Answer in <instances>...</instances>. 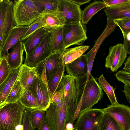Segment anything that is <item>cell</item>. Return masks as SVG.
Here are the masks:
<instances>
[{
	"label": "cell",
	"mask_w": 130,
	"mask_h": 130,
	"mask_svg": "<svg viewBox=\"0 0 130 130\" xmlns=\"http://www.w3.org/2000/svg\"><path fill=\"white\" fill-rule=\"evenodd\" d=\"M77 105L62 100L58 103H51L45 111V120L50 130H65L66 124L74 125L75 111Z\"/></svg>",
	"instance_id": "cell-1"
},
{
	"label": "cell",
	"mask_w": 130,
	"mask_h": 130,
	"mask_svg": "<svg viewBox=\"0 0 130 130\" xmlns=\"http://www.w3.org/2000/svg\"><path fill=\"white\" fill-rule=\"evenodd\" d=\"M13 3L14 25L28 26L41 16L44 8L39 0H15Z\"/></svg>",
	"instance_id": "cell-2"
},
{
	"label": "cell",
	"mask_w": 130,
	"mask_h": 130,
	"mask_svg": "<svg viewBox=\"0 0 130 130\" xmlns=\"http://www.w3.org/2000/svg\"><path fill=\"white\" fill-rule=\"evenodd\" d=\"M103 93L94 78L90 74L84 87L81 100L75 111L77 117L83 111L92 108L102 98Z\"/></svg>",
	"instance_id": "cell-3"
},
{
	"label": "cell",
	"mask_w": 130,
	"mask_h": 130,
	"mask_svg": "<svg viewBox=\"0 0 130 130\" xmlns=\"http://www.w3.org/2000/svg\"><path fill=\"white\" fill-rule=\"evenodd\" d=\"M25 107L19 101L7 104L0 109V130H16L21 124Z\"/></svg>",
	"instance_id": "cell-4"
},
{
	"label": "cell",
	"mask_w": 130,
	"mask_h": 130,
	"mask_svg": "<svg viewBox=\"0 0 130 130\" xmlns=\"http://www.w3.org/2000/svg\"><path fill=\"white\" fill-rule=\"evenodd\" d=\"M62 28L65 49L73 45H82L87 39L86 25L81 22H66Z\"/></svg>",
	"instance_id": "cell-5"
},
{
	"label": "cell",
	"mask_w": 130,
	"mask_h": 130,
	"mask_svg": "<svg viewBox=\"0 0 130 130\" xmlns=\"http://www.w3.org/2000/svg\"><path fill=\"white\" fill-rule=\"evenodd\" d=\"M13 3V2L9 0H3L0 3V44L4 41L15 26Z\"/></svg>",
	"instance_id": "cell-6"
},
{
	"label": "cell",
	"mask_w": 130,
	"mask_h": 130,
	"mask_svg": "<svg viewBox=\"0 0 130 130\" xmlns=\"http://www.w3.org/2000/svg\"><path fill=\"white\" fill-rule=\"evenodd\" d=\"M103 109L91 108L80 113L74 125L77 130H98L99 121L103 113Z\"/></svg>",
	"instance_id": "cell-7"
},
{
	"label": "cell",
	"mask_w": 130,
	"mask_h": 130,
	"mask_svg": "<svg viewBox=\"0 0 130 130\" xmlns=\"http://www.w3.org/2000/svg\"><path fill=\"white\" fill-rule=\"evenodd\" d=\"M35 95L37 101V110L45 111L51 104V94L46 84L38 76L29 88Z\"/></svg>",
	"instance_id": "cell-8"
},
{
	"label": "cell",
	"mask_w": 130,
	"mask_h": 130,
	"mask_svg": "<svg viewBox=\"0 0 130 130\" xmlns=\"http://www.w3.org/2000/svg\"><path fill=\"white\" fill-rule=\"evenodd\" d=\"M52 53L50 36L47 32L39 45L30 53L26 55L24 63L29 67H35L39 62Z\"/></svg>",
	"instance_id": "cell-9"
},
{
	"label": "cell",
	"mask_w": 130,
	"mask_h": 130,
	"mask_svg": "<svg viewBox=\"0 0 130 130\" xmlns=\"http://www.w3.org/2000/svg\"><path fill=\"white\" fill-rule=\"evenodd\" d=\"M103 112L110 115L123 130H130V108L119 103L110 105L103 109Z\"/></svg>",
	"instance_id": "cell-10"
},
{
	"label": "cell",
	"mask_w": 130,
	"mask_h": 130,
	"mask_svg": "<svg viewBox=\"0 0 130 130\" xmlns=\"http://www.w3.org/2000/svg\"><path fill=\"white\" fill-rule=\"evenodd\" d=\"M109 53L105 59V65L106 68L114 72L121 67L125 60L127 54L123 44L119 43L110 46Z\"/></svg>",
	"instance_id": "cell-11"
},
{
	"label": "cell",
	"mask_w": 130,
	"mask_h": 130,
	"mask_svg": "<svg viewBox=\"0 0 130 130\" xmlns=\"http://www.w3.org/2000/svg\"><path fill=\"white\" fill-rule=\"evenodd\" d=\"M57 9L62 13L66 22H81L82 11L80 6L71 0H58Z\"/></svg>",
	"instance_id": "cell-12"
},
{
	"label": "cell",
	"mask_w": 130,
	"mask_h": 130,
	"mask_svg": "<svg viewBox=\"0 0 130 130\" xmlns=\"http://www.w3.org/2000/svg\"><path fill=\"white\" fill-rule=\"evenodd\" d=\"M29 26H15L10 31L4 41L0 46V61L6 59L9 50L12 48L27 31Z\"/></svg>",
	"instance_id": "cell-13"
},
{
	"label": "cell",
	"mask_w": 130,
	"mask_h": 130,
	"mask_svg": "<svg viewBox=\"0 0 130 130\" xmlns=\"http://www.w3.org/2000/svg\"><path fill=\"white\" fill-rule=\"evenodd\" d=\"M64 50H59L53 53L37 64L41 69L44 68L47 81L51 75L64 64L61 56Z\"/></svg>",
	"instance_id": "cell-14"
},
{
	"label": "cell",
	"mask_w": 130,
	"mask_h": 130,
	"mask_svg": "<svg viewBox=\"0 0 130 130\" xmlns=\"http://www.w3.org/2000/svg\"><path fill=\"white\" fill-rule=\"evenodd\" d=\"M68 75L77 78L87 75L88 71V63L85 54L72 62L65 64Z\"/></svg>",
	"instance_id": "cell-15"
},
{
	"label": "cell",
	"mask_w": 130,
	"mask_h": 130,
	"mask_svg": "<svg viewBox=\"0 0 130 130\" xmlns=\"http://www.w3.org/2000/svg\"><path fill=\"white\" fill-rule=\"evenodd\" d=\"M24 51L23 42L20 39L12 47L6 59L10 70L19 69L21 66Z\"/></svg>",
	"instance_id": "cell-16"
},
{
	"label": "cell",
	"mask_w": 130,
	"mask_h": 130,
	"mask_svg": "<svg viewBox=\"0 0 130 130\" xmlns=\"http://www.w3.org/2000/svg\"><path fill=\"white\" fill-rule=\"evenodd\" d=\"M38 76L36 67H31L25 63L19 68L17 79L24 90L28 88L35 79Z\"/></svg>",
	"instance_id": "cell-17"
},
{
	"label": "cell",
	"mask_w": 130,
	"mask_h": 130,
	"mask_svg": "<svg viewBox=\"0 0 130 130\" xmlns=\"http://www.w3.org/2000/svg\"><path fill=\"white\" fill-rule=\"evenodd\" d=\"M45 24V28L49 29L62 27L66 21L61 12L58 10L43 11L41 16Z\"/></svg>",
	"instance_id": "cell-18"
},
{
	"label": "cell",
	"mask_w": 130,
	"mask_h": 130,
	"mask_svg": "<svg viewBox=\"0 0 130 130\" xmlns=\"http://www.w3.org/2000/svg\"><path fill=\"white\" fill-rule=\"evenodd\" d=\"M48 29L42 28L32 34L23 41L26 55L30 53L40 43L47 32Z\"/></svg>",
	"instance_id": "cell-19"
},
{
	"label": "cell",
	"mask_w": 130,
	"mask_h": 130,
	"mask_svg": "<svg viewBox=\"0 0 130 130\" xmlns=\"http://www.w3.org/2000/svg\"><path fill=\"white\" fill-rule=\"evenodd\" d=\"M19 68L11 70L6 79L0 85V109L5 105L6 99L17 80Z\"/></svg>",
	"instance_id": "cell-20"
},
{
	"label": "cell",
	"mask_w": 130,
	"mask_h": 130,
	"mask_svg": "<svg viewBox=\"0 0 130 130\" xmlns=\"http://www.w3.org/2000/svg\"><path fill=\"white\" fill-rule=\"evenodd\" d=\"M105 8L104 11L107 17L113 21L123 18H130V1L118 6Z\"/></svg>",
	"instance_id": "cell-21"
},
{
	"label": "cell",
	"mask_w": 130,
	"mask_h": 130,
	"mask_svg": "<svg viewBox=\"0 0 130 130\" xmlns=\"http://www.w3.org/2000/svg\"><path fill=\"white\" fill-rule=\"evenodd\" d=\"M50 43L53 53L58 51L64 50L62 27L48 29Z\"/></svg>",
	"instance_id": "cell-22"
},
{
	"label": "cell",
	"mask_w": 130,
	"mask_h": 130,
	"mask_svg": "<svg viewBox=\"0 0 130 130\" xmlns=\"http://www.w3.org/2000/svg\"><path fill=\"white\" fill-rule=\"evenodd\" d=\"M106 7V5L102 1H94L82 11L81 22L85 24H87L95 14Z\"/></svg>",
	"instance_id": "cell-23"
},
{
	"label": "cell",
	"mask_w": 130,
	"mask_h": 130,
	"mask_svg": "<svg viewBox=\"0 0 130 130\" xmlns=\"http://www.w3.org/2000/svg\"><path fill=\"white\" fill-rule=\"evenodd\" d=\"M89 48L88 45H81L64 49L61 55V58L65 64L74 61L85 52Z\"/></svg>",
	"instance_id": "cell-24"
},
{
	"label": "cell",
	"mask_w": 130,
	"mask_h": 130,
	"mask_svg": "<svg viewBox=\"0 0 130 130\" xmlns=\"http://www.w3.org/2000/svg\"><path fill=\"white\" fill-rule=\"evenodd\" d=\"M65 64H63L50 76L47 81V85L50 92L51 98L58 89L61 79L64 74Z\"/></svg>",
	"instance_id": "cell-25"
},
{
	"label": "cell",
	"mask_w": 130,
	"mask_h": 130,
	"mask_svg": "<svg viewBox=\"0 0 130 130\" xmlns=\"http://www.w3.org/2000/svg\"><path fill=\"white\" fill-rule=\"evenodd\" d=\"M18 101L27 110H33L37 109L38 103L36 96L29 88L24 90L22 95Z\"/></svg>",
	"instance_id": "cell-26"
},
{
	"label": "cell",
	"mask_w": 130,
	"mask_h": 130,
	"mask_svg": "<svg viewBox=\"0 0 130 130\" xmlns=\"http://www.w3.org/2000/svg\"><path fill=\"white\" fill-rule=\"evenodd\" d=\"M98 129V130H123L112 117L104 112L99 121Z\"/></svg>",
	"instance_id": "cell-27"
},
{
	"label": "cell",
	"mask_w": 130,
	"mask_h": 130,
	"mask_svg": "<svg viewBox=\"0 0 130 130\" xmlns=\"http://www.w3.org/2000/svg\"><path fill=\"white\" fill-rule=\"evenodd\" d=\"M98 82L99 86L107 95L111 105H114L119 103L117 100L113 87L107 82L103 74L101 75L99 77Z\"/></svg>",
	"instance_id": "cell-28"
},
{
	"label": "cell",
	"mask_w": 130,
	"mask_h": 130,
	"mask_svg": "<svg viewBox=\"0 0 130 130\" xmlns=\"http://www.w3.org/2000/svg\"><path fill=\"white\" fill-rule=\"evenodd\" d=\"M24 90L20 82L17 80L6 99L5 104L18 102L22 95Z\"/></svg>",
	"instance_id": "cell-29"
},
{
	"label": "cell",
	"mask_w": 130,
	"mask_h": 130,
	"mask_svg": "<svg viewBox=\"0 0 130 130\" xmlns=\"http://www.w3.org/2000/svg\"><path fill=\"white\" fill-rule=\"evenodd\" d=\"M45 26V23L41 16L29 26V28L21 37L20 40L22 41H24L34 32Z\"/></svg>",
	"instance_id": "cell-30"
},
{
	"label": "cell",
	"mask_w": 130,
	"mask_h": 130,
	"mask_svg": "<svg viewBox=\"0 0 130 130\" xmlns=\"http://www.w3.org/2000/svg\"><path fill=\"white\" fill-rule=\"evenodd\" d=\"M28 110L32 126L35 129L38 128L45 117V111L39 110Z\"/></svg>",
	"instance_id": "cell-31"
},
{
	"label": "cell",
	"mask_w": 130,
	"mask_h": 130,
	"mask_svg": "<svg viewBox=\"0 0 130 130\" xmlns=\"http://www.w3.org/2000/svg\"><path fill=\"white\" fill-rule=\"evenodd\" d=\"M115 24L121 29L123 34L130 32V18H125L114 20Z\"/></svg>",
	"instance_id": "cell-32"
},
{
	"label": "cell",
	"mask_w": 130,
	"mask_h": 130,
	"mask_svg": "<svg viewBox=\"0 0 130 130\" xmlns=\"http://www.w3.org/2000/svg\"><path fill=\"white\" fill-rule=\"evenodd\" d=\"M0 62V85L6 79L11 70L6 60L2 59Z\"/></svg>",
	"instance_id": "cell-33"
},
{
	"label": "cell",
	"mask_w": 130,
	"mask_h": 130,
	"mask_svg": "<svg viewBox=\"0 0 130 130\" xmlns=\"http://www.w3.org/2000/svg\"><path fill=\"white\" fill-rule=\"evenodd\" d=\"M22 122L23 126V130H35L31 124L29 111L25 108L23 111Z\"/></svg>",
	"instance_id": "cell-34"
},
{
	"label": "cell",
	"mask_w": 130,
	"mask_h": 130,
	"mask_svg": "<svg viewBox=\"0 0 130 130\" xmlns=\"http://www.w3.org/2000/svg\"><path fill=\"white\" fill-rule=\"evenodd\" d=\"M43 6V11L57 10L58 5V0H39Z\"/></svg>",
	"instance_id": "cell-35"
},
{
	"label": "cell",
	"mask_w": 130,
	"mask_h": 130,
	"mask_svg": "<svg viewBox=\"0 0 130 130\" xmlns=\"http://www.w3.org/2000/svg\"><path fill=\"white\" fill-rule=\"evenodd\" d=\"M115 75L118 80L122 82L124 85H130V73L122 70L117 72Z\"/></svg>",
	"instance_id": "cell-36"
},
{
	"label": "cell",
	"mask_w": 130,
	"mask_h": 130,
	"mask_svg": "<svg viewBox=\"0 0 130 130\" xmlns=\"http://www.w3.org/2000/svg\"><path fill=\"white\" fill-rule=\"evenodd\" d=\"M107 7H111L118 6L130 1V0H103Z\"/></svg>",
	"instance_id": "cell-37"
},
{
	"label": "cell",
	"mask_w": 130,
	"mask_h": 130,
	"mask_svg": "<svg viewBox=\"0 0 130 130\" xmlns=\"http://www.w3.org/2000/svg\"><path fill=\"white\" fill-rule=\"evenodd\" d=\"M123 43L127 54H130V32L127 34H123Z\"/></svg>",
	"instance_id": "cell-38"
},
{
	"label": "cell",
	"mask_w": 130,
	"mask_h": 130,
	"mask_svg": "<svg viewBox=\"0 0 130 130\" xmlns=\"http://www.w3.org/2000/svg\"><path fill=\"white\" fill-rule=\"evenodd\" d=\"M62 100H63L62 95L61 91L59 90L56 91L53 94L51 100V103H58Z\"/></svg>",
	"instance_id": "cell-39"
},
{
	"label": "cell",
	"mask_w": 130,
	"mask_h": 130,
	"mask_svg": "<svg viewBox=\"0 0 130 130\" xmlns=\"http://www.w3.org/2000/svg\"><path fill=\"white\" fill-rule=\"evenodd\" d=\"M122 91L124 93L127 101L130 103V85H124V90Z\"/></svg>",
	"instance_id": "cell-40"
},
{
	"label": "cell",
	"mask_w": 130,
	"mask_h": 130,
	"mask_svg": "<svg viewBox=\"0 0 130 130\" xmlns=\"http://www.w3.org/2000/svg\"><path fill=\"white\" fill-rule=\"evenodd\" d=\"M37 129V130H50L45 120V117Z\"/></svg>",
	"instance_id": "cell-41"
},
{
	"label": "cell",
	"mask_w": 130,
	"mask_h": 130,
	"mask_svg": "<svg viewBox=\"0 0 130 130\" xmlns=\"http://www.w3.org/2000/svg\"><path fill=\"white\" fill-rule=\"evenodd\" d=\"M124 67L123 69L125 71L130 72V56L129 55L126 61L124 63Z\"/></svg>",
	"instance_id": "cell-42"
},
{
	"label": "cell",
	"mask_w": 130,
	"mask_h": 130,
	"mask_svg": "<svg viewBox=\"0 0 130 130\" xmlns=\"http://www.w3.org/2000/svg\"><path fill=\"white\" fill-rule=\"evenodd\" d=\"M80 6L83 4L88 3L91 1V0H71Z\"/></svg>",
	"instance_id": "cell-43"
},
{
	"label": "cell",
	"mask_w": 130,
	"mask_h": 130,
	"mask_svg": "<svg viewBox=\"0 0 130 130\" xmlns=\"http://www.w3.org/2000/svg\"><path fill=\"white\" fill-rule=\"evenodd\" d=\"M74 128V125L71 123H67L66 125V129L67 130H72Z\"/></svg>",
	"instance_id": "cell-44"
},
{
	"label": "cell",
	"mask_w": 130,
	"mask_h": 130,
	"mask_svg": "<svg viewBox=\"0 0 130 130\" xmlns=\"http://www.w3.org/2000/svg\"><path fill=\"white\" fill-rule=\"evenodd\" d=\"M65 130H67L65 129ZM72 130H77V129H76V128H74V129Z\"/></svg>",
	"instance_id": "cell-45"
},
{
	"label": "cell",
	"mask_w": 130,
	"mask_h": 130,
	"mask_svg": "<svg viewBox=\"0 0 130 130\" xmlns=\"http://www.w3.org/2000/svg\"><path fill=\"white\" fill-rule=\"evenodd\" d=\"M3 1V0H0V3Z\"/></svg>",
	"instance_id": "cell-46"
},
{
	"label": "cell",
	"mask_w": 130,
	"mask_h": 130,
	"mask_svg": "<svg viewBox=\"0 0 130 130\" xmlns=\"http://www.w3.org/2000/svg\"></svg>",
	"instance_id": "cell-47"
},
{
	"label": "cell",
	"mask_w": 130,
	"mask_h": 130,
	"mask_svg": "<svg viewBox=\"0 0 130 130\" xmlns=\"http://www.w3.org/2000/svg\"></svg>",
	"instance_id": "cell-48"
}]
</instances>
